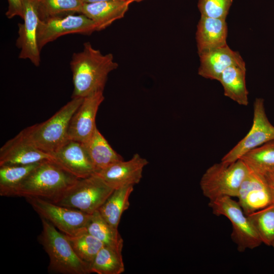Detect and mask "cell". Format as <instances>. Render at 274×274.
Instances as JSON below:
<instances>
[{"mask_svg": "<svg viewBox=\"0 0 274 274\" xmlns=\"http://www.w3.org/2000/svg\"><path fill=\"white\" fill-rule=\"evenodd\" d=\"M70 64L74 85L72 98L104 91L109 74L118 66L112 54H102L89 42L84 43L82 51L73 54Z\"/></svg>", "mask_w": 274, "mask_h": 274, "instance_id": "cell-1", "label": "cell"}, {"mask_svg": "<svg viewBox=\"0 0 274 274\" xmlns=\"http://www.w3.org/2000/svg\"><path fill=\"white\" fill-rule=\"evenodd\" d=\"M78 179L54 161H44L15 189L13 196L40 198L51 201Z\"/></svg>", "mask_w": 274, "mask_h": 274, "instance_id": "cell-2", "label": "cell"}, {"mask_svg": "<svg viewBox=\"0 0 274 274\" xmlns=\"http://www.w3.org/2000/svg\"><path fill=\"white\" fill-rule=\"evenodd\" d=\"M41 218L43 228L38 240L49 257V271L62 274L91 273L90 265L77 256L67 236L48 220Z\"/></svg>", "mask_w": 274, "mask_h": 274, "instance_id": "cell-3", "label": "cell"}, {"mask_svg": "<svg viewBox=\"0 0 274 274\" xmlns=\"http://www.w3.org/2000/svg\"><path fill=\"white\" fill-rule=\"evenodd\" d=\"M83 99L72 98L46 121L26 128L31 141L38 149L50 154L68 140L71 120Z\"/></svg>", "mask_w": 274, "mask_h": 274, "instance_id": "cell-4", "label": "cell"}, {"mask_svg": "<svg viewBox=\"0 0 274 274\" xmlns=\"http://www.w3.org/2000/svg\"><path fill=\"white\" fill-rule=\"evenodd\" d=\"M114 190L94 173L86 178L79 179L62 194L50 202L92 214L99 209Z\"/></svg>", "mask_w": 274, "mask_h": 274, "instance_id": "cell-5", "label": "cell"}, {"mask_svg": "<svg viewBox=\"0 0 274 274\" xmlns=\"http://www.w3.org/2000/svg\"><path fill=\"white\" fill-rule=\"evenodd\" d=\"M248 172V168L241 159L230 163L221 161L215 163L201 178L200 187L202 194L210 200L225 196L237 197Z\"/></svg>", "mask_w": 274, "mask_h": 274, "instance_id": "cell-6", "label": "cell"}, {"mask_svg": "<svg viewBox=\"0 0 274 274\" xmlns=\"http://www.w3.org/2000/svg\"><path fill=\"white\" fill-rule=\"evenodd\" d=\"M209 206L214 215L224 216L231 223V237L239 252L253 249L261 245L262 241L254 226L238 202L231 197L225 196L211 200Z\"/></svg>", "mask_w": 274, "mask_h": 274, "instance_id": "cell-7", "label": "cell"}, {"mask_svg": "<svg viewBox=\"0 0 274 274\" xmlns=\"http://www.w3.org/2000/svg\"><path fill=\"white\" fill-rule=\"evenodd\" d=\"M26 199L41 218L48 220L67 236H74L86 229L91 214L40 198Z\"/></svg>", "mask_w": 274, "mask_h": 274, "instance_id": "cell-8", "label": "cell"}, {"mask_svg": "<svg viewBox=\"0 0 274 274\" xmlns=\"http://www.w3.org/2000/svg\"><path fill=\"white\" fill-rule=\"evenodd\" d=\"M253 109V124L251 129L246 135L222 157L221 162H234L250 150L274 140V126L266 116L264 99L256 98Z\"/></svg>", "mask_w": 274, "mask_h": 274, "instance_id": "cell-9", "label": "cell"}, {"mask_svg": "<svg viewBox=\"0 0 274 274\" xmlns=\"http://www.w3.org/2000/svg\"><path fill=\"white\" fill-rule=\"evenodd\" d=\"M94 31H96L94 22L81 13L40 20L37 29L39 48L41 51L49 43L66 35H89Z\"/></svg>", "mask_w": 274, "mask_h": 274, "instance_id": "cell-10", "label": "cell"}, {"mask_svg": "<svg viewBox=\"0 0 274 274\" xmlns=\"http://www.w3.org/2000/svg\"><path fill=\"white\" fill-rule=\"evenodd\" d=\"M46 161L54 160L51 154L35 145L26 128L7 141L0 149V166L26 165Z\"/></svg>", "mask_w": 274, "mask_h": 274, "instance_id": "cell-11", "label": "cell"}, {"mask_svg": "<svg viewBox=\"0 0 274 274\" xmlns=\"http://www.w3.org/2000/svg\"><path fill=\"white\" fill-rule=\"evenodd\" d=\"M36 0H24L23 22L18 24V37L16 44L20 50L19 58L28 59L35 66L40 64V52L37 40L40 18Z\"/></svg>", "mask_w": 274, "mask_h": 274, "instance_id": "cell-12", "label": "cell"}, {"mask_svg": "<svg viewBox=\"0 0 274 274\" xmlns=\"http://www.w3.org/2000/svg\"><path fill=\"white\" fill-rule=\"evenodd\" d=\"M104 99V91L84 97L71 120L68 130L69 140L85 144L90 139L97 128L96 116Z\"/></svg>", "mask_w": 274, "mask_h": 274, "instance_id": "cell-13", "label": "cell"}, {"mask_svg": "<svg viewBox=\"0 0 274 274\" xmlns=\"http://www.w3.org/2000/svg\"><path fill=\"white\" fill-rule=\"evenodd\" d=\"M237 197L246 215L274 203L263 174L249 169L241 185Z\"/></svg>", "mask_w": 274, "mask_h": 274, "instance_id": "cell-14", "label": "cell"}, {"mask_svg": "<svg viewBox=\"0 0 274 274\" xmlns=\"http://www.w3.org/2000/svg\"><path fill=\"white\" fill-rule=\"evenodd\" d=\"M50 154L55 163L78 179L95 173L85 147L81 143L68 139Z\"/></svg>", "mask_w": 274, "mask_h": 274, "instance_id": "cell-15", "label": "cell"}, {"mask_svg": "<svg viewBox=\"0 0 274 274\" xmlns=\"http://www.w3.org/2000/svg\"><path fill=\"white\" fill-rule=\"evenodd\" d=\"M148 163L146 158L135 153L127 161H118L95 173L116 189L138 184L142 178L144 168Z\"/></svg>", "mask_w": 274, "mask_h": 274, "instance_id": "cell-16", "label": "cell"}, {"mask_svg": "<svg viewBox=\"0 0 274 274\" xmlns=\"http://www.w3.org/2000/svg\"><path fill=\"white\" fill-rule=\"evenodd\" d=\"M198 55L200 65L198 74L211 80L218 81L222 73L230 66L245 64L239 53L231 49L228 45Z\"/></svg>", "mask_w": 274, "mask_h": 274, "instance_id": "cell-17", "label": "cell"}, {"mask_svg": "<svg viewBox=\"0 0 274 274\" xmlns=\"http://www.w3.org/2000/svg\"><path fill=\"white\" fill-rule=\"evenodd\" d=\"M227 30L226 19L201 16L196 32L198 55L226 46Z\"/></svg>", "mask_w": 274, "mask_h": 274, "instance_id": "cell-18", "label": "cell"}, {"mask_svg": "<svg viewBox=\"0 0 274 274\" xmlns=\"http://www.w3.org/2000/svg\"><path fill=\"white\" fill-rule=\"evenodd\" d=\"M130 4L127 1H112L83 4L80 13L92 20L96 31H101L122 18Z\"/></svg>", "mask_w": 274, "mask_h": 274, "instance_id": "cell-19", "label": "cell"}, {"mask_svg": "<svg viewBox=\"0 0 274 274\" xmlns=\"http://www.w3.org/2000/svg\"><path fill=\"white\" fill-rule=\"evenodd\" d=\"M246 72L245 64L233 65L222 73L218 80L223 88L225 96L245 106L249 104Z\"/></svg>", "mask_w": 274, "mask_h": 274, "instance_id": "cell-20", "label": "cell"}, {"mask_svg": "<svg viewBox=\"0 0 274 274\" xmlns=\"http://www.w3.org/2000/svg\"><path fill=\"white\" fill-rule=\"evenodd\" d=\"M95 169V173L121 160L123 157L110 146L97 128L90 139L83 144Z\"/></svg>", "mask_w": 274, "mask_h": 274, "instance_id": "cell-21", "label": "cell"}, {"mask_svg": "<svg viewBox=\"0 0 274 274\" xmlns=\"http://www.w3.org/2000/svg\"><path fill=\"white\" fill-rule=\"evenodd\" d=\"M133 186L114 189L98 210L102 217L111 225L118 228L123 213L130 205L129 197Z\"/></svg>", "mask_w": 274, "mask_h": 274, "instance_id": "cell-22", "label": "cell"}, {"mask_svg": "<svg viewBox=\"0 0 274 274\" xmlns=\"http://www.w3.org/2000/svg\"><path fill=\"white\" fill-rule=\"evenodd\" d=\"M122 249L104 245L90 265V272L121 274L125 271Z\"/></svg>", "mask_w": 274, "mask_h": 274, "instance_id": "cell-23", "label": "cell"}, {"mask_svg": "<svg viewBox=\"0 0 274 274\" xmlns=\"http://www.w3.org/2000/svg\"><path fill=\"white\" fill-rule=\"evenodd\" d=\"M41 163L0 166L1 196H13L15 189Z\"/></svg>", "mask_w": 274, "mask_h": 274, "instance_id": "cell-24", "label": "cell"}, {"mask_svg": "<svg viewBox=\"0 0 274 274\" xmlns=\"http://www.w3.org/2000/svg\"><path fill=\"white\" fill-rule=\"evenodd\" d=\"M88 232L104 245L122 249L123 239L118 228L109 224L97 210L91 215L86 227Z\"/></svg>", "mask_w": 274, "mask_h": 274, "instance_id": "cell-25", "label": "cell"}, {"mask_svg": "<svg viewBox=\"0 0 274 274\" xmlns=\"http://www.w3.org/2000/svg\"><path fill=\"white\" fill-rule=\"evenodd\" d=\"M240 159L249 170L263 174L274 166V140L250 150Z\"/></svg>", "mask_w": 274, "mask_h": 274, "instance_id": "cell-26", "label": "cell"}, {"mask_svg": "<svg viewBox=\"0 0 274 274\" xmlns=\"http://www.w3.org/2000/svg\"><path fill=\"white\" fill-rule=\"evenodd\" d=\"M82 0H40L37 3L39 18H48L80 13Z\"/></svg>", "mask_w": 274, "mask_h": 274, "instance_id": "cell-27", "label": "cell"}, {"mask_svg": "<svg viewBox=\"0 0 274 274\" xmlns=\"http://www.w3.org/2000/svg\"><path fill=\"white\" fill-rule=\"evenodd\" d=\"M67 236L77 256L90 265L104 245L89 233L87 228L74 236Z\"/></svg>", "mask_w": 274, "mask_h": 274, "instance_id": "cell-28", "label": "cell"}, {"mask_svg": "<svg viewBox=\"0 0 274 274\" xmlns=\"http://www.w3.org/2000/svg\"><path fill=\"white\" fill-rule=\"evenodd\" d=\"M247 216L262 243L271 246L274 240V203Z\"/></svg>", "mask_w": 274, "mask_h": 274, "instance_id": "cell-29", "label": "cell"}, {"mask_svg": "<svg viewBox=\"0 0 274 274\" xmlns=\"http://www.w3.org/2000/svg\"><path fill=\"white\" fill-rule=\"evenodd\" d=\"M233 0H198L201 16L226 19Z\"/></svg>", "mask_w": 274, "mask_h": 274, "instance_id": "cell-30", "label": "cell"}, {"mask_svg": "<svg viewBox=\"0 0 274 274\" xmlns=\"http://www.w3.org/2000/svg\"><path fill=\"white\" fill-rule=\"evenodd\" d=\"M8 3V10L6 16L9 19L15 16L23 17L24 0H7Z\"/></svg>", "mask_w": 274, "mask_h": 274, "instance_id": "cell-31", "label": "cell"}, {"mask_svg": "<svg viewBox=\"0 0 274 274\" xmlns=\"http://www.w3.org/2000/svg\"><path fill=\"white\" fill-rule=\"evenodd\" d=\"M274 199V166L267 169L263 174Z\"/></svg>", "mask_w": 274, "mask_h": 274, "instance_id": "cell-32", "label": "cell"}, {"mask_svg": "<svg viewBox=\"0 0 274 274\" xmlns=\"http://www.w3.org/2000/svg\"><path fill=\"white\" fill-rule=\"evenodd\" d=\"M112 1H127V0H82L84 4V3H93L101 2Z\"/></svg>", "mask_w": 274, "mask_h": 274, "instance_id": "cell-33", "label": "cell"}, {"mask_svg": "<svg viewBox=\"0 0 274 274\" xmlns=\"http://www.w3.org/2000/svg\"><path fill=\"white\" fill-rule=\"evenodd\" d=\"M127 2L130 4L134 2H140L145 0H127Z\"/></svg>", "mask_w": 274, "mask_h": 274, "instance_id": "cell-34", "label": "cell"}, {"mask_svg": "<svg viewBox=\"0 0 274 274\" xmlns=\"http://www.w3.org/2000/svg\"><path fill=\"white\" fill-rule=\"evenodd\" d=\"M271 246H272L273 247V248H274V240H273V242H272V243Z\"/></svg>", "mask_w": 274, "mask_h": 274, "instance_id": "cell-35", "label": "cell"}, {"mask_svg": "<svg viewBox=\"0 0 274 274\" xmlns=\"http://www.w3.org/2000/svg\"><path fill=\"white\" fill-rule=\"evenodd\" d=\"M36 1H40V0H36Z\"/></svg>", "mask_w": 274, "mask_h": 274, "instance_id": "cell-36", "label": "cell"}]
</instances>
